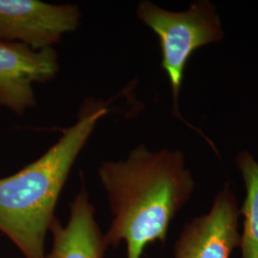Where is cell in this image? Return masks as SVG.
I'll list each match as a JSON object with an SVG mask.
<instances>
[{"instance_id":"cell-1","label":"cell","mask_w":258,"mask_h":258,"mask_svg":"<svg viewBox=\"0 0 258 258\" xmlns=\"http://www.w3.org/2000/svg\"><path fill=\"white\" fill-rule=\"evenodd\" d=\"M98 175L112 215L105 239L113 248L124 242L126 258H142L149 244L166 242L171 222L195 188L179 149L139 145L124 160L102 162Z\"/></svg>"},{"instance_id":"cell-2","label":"cell","mask_w":258,"mask_h":258,"mask_svg":"<svg viewBox=\"0 0 258 258\" xmlns=\"http://www.w3.org/2000/svg\"><path fill=\"white\" fill-rule=\"evenodd\" d=\"M107 106L88 98L78 120L62 130L53 147L13 175L0 179V232L25 258H44L45 238L55 208L75 162L91 137Z\"/></svg>"},{"instance_id":"cell-3","label":"cell","mask_w":258,"mask_h":258,"mask_svg":"<svg viewBox=\"0 0 258 258\" xmlns=\"http://www.w3.org/2000/svg\"><path fill=\"white\" fill-rule=\"evenodd\" d=\"M136 14L160 40L161 66L170 84L174 117L203 137L217 154L218 151L212 141L184 119L179 107L184 69L189 58L198 49L218 43L225 36L216 7L209 0H196L187 9L177 12L144 0L139 3Z\"/></svg>"},{"instance_id":"cell-4","label":"cell","mask_w":258,"mask_h":258,"mask_svg":"<svg viewBox=\"0 0 258 258\" xmlns=\"http://www.w3.org/2000/svg\"><path fill=\"white\" fill-rule=\"evenodd\" d=\"M82 12L74 4L39 0H0V40L19 42L34 50L59 43L80 26Z\"/></svg>"},{"instance_id":"cell-5","label":"cell","mask_w":258,"mask_h":258,"mask_svg":"<svg viewBox=\"0 0 258 258\" xmlns=\"http://www.w3.org/2000/svg\"><path fill=\"white\" fill-rule=\"evenodd\" d=\"M240 208L226 184L210 211L184 225L174 246V258H231L239 247Z\"/></svg>"},{"instance_id":"cell-6","label":"cell","mask_w":258,"mask_h":258,"mask_svg":"<svg viewBox=\"0 0 258 258\" xmlns=\"http://www.w3.org/2000/svg\"><path fill=\"white\" fill-rule=\"evenodd\" d=\"M58 69L54 48L34 50L19 42L0 40V105L23 115L37 104L33 84L52 81Z\"/></svg>"},{"instance_id":"cell-7","label":"cell","mask_w":258,"mask_h":258,"mask_svg":"<svg viewBox=\"0 0 258 258\" xmlns=\"http://www.w3.org/2000/svg\"><path fill=\"white\" fill-rule=\"evenodd\" d=\"M89 194L83 185L70 203L66 225L55 218L50 231L53 247L44 258H104L108 248L100 225L95 217Z\"/></svg>"},{"instance_id":"cell-8","label":"cell","mask_w":258,"mask_h":258,"mask_svg":"<svg viewBox=\"0 0 258 258\" xmlns=\"http://www.w3.org/2000/svg\"><path fill=\"white\" fill-rule=\"evenodd\" d=\"M235 165L242 177L246 196L240 209L243 230L240 234L241 258H258V161L246 149L238 152Z\"/></svg>"}]
</instances>
